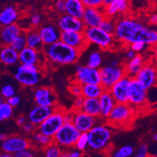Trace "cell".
Here are the masks:
<instances>
[{
	"label": "cell",
	"instance_id": "8",
	"mask_svg": "<svg viewBox=\"0 0 157 157\" xmlns=\"http://www.w3.org/2000/svg\"><path fill=\"white\" fill-rule=\"evenodd\" d=\"M148 90L135 78H131L128 88V103L134 107L136 110L144 108L148 103Z\"/></svg>",
	"mask_w": 157,
	"mask_h": 157
},
{
	"label": "cell",
	"instance_id": "21",
	"mask_svg": "<svg viewBox=\"0 0 157 157\" xmlns=\"http://www.w3.org/2000/svg\"><path fill=\"white\" fill-rule=\"evenodd\" d=\"M54 109H55L54 106L37 105L31 109L28 114V120L30 122L38 126L53 112Z\"/></svg>",
	"mask_w": 157,
	"mask_h": 157
},
{
	"label": "cell",
	"instance_id": "38",
	"mask_svg": "<svg viewBox=\"0 0 157 157\" xmlns=\"http://www.w3.org/2000/svg\"><path fill=\"white\" fill-rule=\"evenodd\" d=\"M98 27L105 32L113 35L115 31V21L113 20L112 17H105Z\"/></svg>",
	"mask_w": 157,
	"mask_h": 157
},
{
	"label": "cell",
	"instance_id": "34",
	"mask_svg": "<svg viewBox=\"0 0 157 157\" xmlns=\"http://www.w3.org/2000/svg\"><path fill=\"white\" fill-rule=\"evenodd\" d=\"M63 153V148L52 142L44 148V155L46 157H59Z\"/></svg>",
	"mask_w": 157,
	"mask_h": 157
},
{
	"label": "cell",
	"instance_id": "45",
	"mask_svg": "<svg viewBox=\"0 0 157 157\" xmlns=\"http://www.w3.org/2000/svg\"><path fill=\"white\" fill-rule=\"evenodd\" d=\"M148 155V147L146 144L143 143L138 146L136 151V157H147Z\"/></svg>",
	"mask_w": 157,
	"mask_h": 157
},
{
	"label": "cell",
	"instance_id": "5",
	"mask_svg": "<svg viewBox=\"0 0 157 157\" xmlns=\"http://www.w3.org/2000/svg\"><path fill=\"white\" fill-rule=\"evenodd\" d=\"M14 78L18 83L23 86H35L42 79L39 65L21 63V65L17 68V71L14 74Z\"/></svg>",
	"mask_w": 157,
	"mask_h": 157
},
{
	"label": "cell",
	"instance_id": "12",
	"mask_svg": "<svg viewBox=\"0 0 157 157\" xmlns=\"http://www.w3.org/2000/svg\"><path fill=\"white\" fill-rule=\"evenodd\" d=\"M73 111H74V117H73L72 124L81 133L88 132L95 125L98 124V120L102 119L101 117H93L81 110Z\"/></svg>",
	"mask_w": 157,
	"mask_h": 157
},
{
	"label": "cell",
	"instance_id": "46",
	"mask_svg": "<svg viewBox=\"0 0 157 157\" xmlns=\"http://www.w3.org/2000/svg\"><path fill=\"white\" fill-rule=\"evenodd\" d=\"M130 48H131L132 50L135 51V52H141L143 50H145L146 48V45L145 43L142 42H135L133 43L130 44Z\"/></svg>",
	"mask_w": 157,
	"mask_h": 157
},
{
	"label": "cell",
	"instance_id": "55",
	"mask_svg": "<svg viewBox=\"0 0 157 157\" xmlns=\"http://www.w3.org/2000/svg\"><path fill=\"white\" fill-rule=\"evenodd\" d=\"M149 22L151 23L152 24H157V15L155 13L152 14V15L150 16V17H149Z\"/></svg>",
	"mask_w": 157,
	"mask_h": 157
},
{
	"label": "cell",
	"instance_id": "32",
	"mask_svg": "<svg viewBox=\"0 0 157 157\" xmlns=\"http://www.w3.org/2000/svg\"><path fill=\"white\" fill-rule=\"evenodd\" d=\"M104 88L100 84H88L82 85L81 95L84 98H98L104 91Z\"/></svg>",
	"mask_w": 157,
	"mask_h": 157
},
{
	"label": "cell",
	"instance_id": "26",
	"mask_svg": "<svg viewBox=\"0 0 157 157\" xmlns=\"http://www.w3.org/2000/svg\"><path fill=\"white\" fill-rule=\"evenodd\" d=\"M66 13L81 19L85 6L81 0H65Z\"/></svg>",
	"mask_w": 157,
	"mask_h": 157
},
{
	"label": "cell",
	"instance_id": "60",
	"mask_svg": "<svg viewBox=\"0 0 157 157\" xmlns=\"http://www.w3.org/2000/svg\"><path fill=\"white\" fill-rule=\"evenodd\" d=\"M152 139L154 140V141H157V134H153V135H152Z\"/></svg>",
	"mask_w": 157,
	"mask_h": 157
},
{
	"label": "cell",
	"instance_id": "52",
	"mask_svg": "<svg viewBox=\"0 0 157 157\" xmlns=\"http://www.w3.org/2000/svg\"><path fill=\"white\" fill-rule=\"evenodd\" d=\"M73 117H74V111H65L63 114L64 123H72Z\"/></svg>",
	"mask_w": 157,
	"mask_h": 157
},
{
	"label": "cell",
	"instance_id": "7",
	"mask_svg": "<svg viewBox=\"0 0 157 157\" xmlns=\"http://www.w3.org/2000/svg\"><path fill=\"white\" fill-rule=\"evenodd\" d=\"M81 132L77 129L72 123H64L56 133L52 137L53 142L63 149L74 146Z\"/></svg>",
	"mask_w": 157,
	"mask_h": 157
},
{
	"label": "cell",
	"instance_id": "59",
	"mask_svg": "<svg viewBox=\"0 0 157 157\" xmlns=\"http://www.w3.org/2000/svg\"><path fill=\"white\" fill-rule=\"evenodd\" d=\"M6 138V135H4V134H2V133H0V142H2V141H3L5 138Z\"/></svg>",
	"mask_w": 157,
	"mask_h": 157
},
{
	"label": "cell",
	"instance_id": "9",
	"mask_svg": "<svg viewBox=\"0 0 157 157\" xmlns=\"http://www.w3.org/2000/svg\"><path fill=\"white\" fill-rule=\"evenodd\" d=\"M65 110L55 108L48 117L37 126V131L49 137H53L56 131L64 124L63 114Z\"/></svg>",
	"mask_w": 157,
	"mask_h": 157
},
{
	"label": "cell",
	"instance_id": "20",
	"mask_svg": "<svg viewBox=\"0 0 157 157\" xmlns=\"http://www.w3.org/2000/svg\"><path fill=\"white\" fill-rule=\"evenodd\" d=\"M34 99L37 105L54 106L56 100V96L51 88L47 87H41L35 91Z\"/></svg>",
	"mask_w": 157,
	"mask_h": 157
},
{
	"label": "cell",
	"instance_id": "50",
	"mask_svg": "<svg viewBox=\"0 0 157 157\" xmlns=\"http://www.w3.org/2000/svg\"><path fill=\"white\" fill-rule=\"evenodd\" d=\"M84 102V97L82 95L81 96L75 97V99L74 101V104H73V110H80L83 105Z\"/></svg>",
	"mask_w": 157,
	"mask_h": 157
},
{
	"label": "cell",
	"instance_id": "17",
	"mask_svg": "<svg viewBox=\"0 0 157 157\" xmlns=\"http://www.w3.org/2000/svg\"><path fill=\"white\" fill-rule=\"evenodd\" d=\"M57 26L61 31H83L85 28L82 20L67 13L61 14Z\"/></svg>",
	"mask_w": 157,
	"mask_h": 157
},
{
	"label": "cell",
	"instance_id": "1",
	"mask_svg": "<svg viewBox=\"0 0 157 157\" xmlns=\"http://www.w3.org/2000/svg\"><path fill=\"white\" fill-rule=\"evenodd\" d=\"M113 35L116 40L125 45L135 42H142L148 45L157 42V32L145 24L131 17L120 18L115 21Z\"/></svg>",
	"mask_w": 157,
	"mask_h": 157
},
{
	"label": "cell",
	"instance_id": "42",
	"mask_svg": "<svg viewBox=\"0 0 157 157\" xmlns=\"http://www.w3.org/2000/svg\"><path fill=\"white\" fill-rule=\"evenodd\" d=\"M42 17L38 13H33L29 19V22L32 28H38L42 24Z\"/></svg>",
	"mask_w": 157,
	"mask_h": 157
},
{
	"label": "cell",
	"instance_id": "2",
	"mask_svg": "<svg viewBox=\"0 0 157 157\" xmlns=\"http://www.w3.org/2000/svg\"><path fill=\"white\" fill-rule=\"evenodd\" d=\"M42 50L46 59L57 65L75 63L81 53L78 49L67 45L60 40L51 45H45Z\"/></svg>",
	"mask_w": 157,
	"mask_h": 157
},
{
	"label": "cell",
	"instance_id": "22",
	"mask_svg": "<svg viewBox=\"0 0 157 157\" xmlns=\"http://www.w3.org/2000/svg\"><path fill=\"white\" fill-rule=\"evenodd\" d=\"M42 52L26 46L18 52L19 62L23 64H38L41 63Z\"/></svg>",
	"mask_w": 157,
	"mask_h": 157
},
{
	"label": "cell",
	"instance_id": "48",
	"mask_svg": "<svg viewBox=\"0 0 157 157\" xmlns=\"http://www.w3.org/2000/svg\"><path fill=\"white\" fill-rule=\"evenodd\" d=\"M55 9L59 13H66L65 0H56L55 2Z\"/></svg>",
	"mask_w": 157,
	"mask_h": 157
},
{
	"label": "cell",
	"instance_id": "15",
	"mask_svg": "<svg viewBox=\"0 0 157 157\" xmlns=\"http://www.w3.org/2000/svg\"><path fill=\"white\" fill-rule=\"evenodd\" d=\"M131 78L124 75L109 89L117 103H127L128 101V88Z\"/></svg>",
	"mask_w": 157,
	"mask_h": 157
},
{
	"label": "cell",
	"instance_id": "13",
	"mask_svg": "<svg viewBox=\"0 0 157 157\" xmlns=\"http://www.w3.org/2000/svg\"><path fill=\"white\" fill-rule=\"evenodd\" d=\"M59 40L81 52H83L89 45L83 31H61Z\"/></svg>",
	"mask_w": 157,
	"mask_h": 157
},
{
	"label": "cell",
	"instance_id": "35",
	"mask_svg": "<svg viewBox=\"0 0 157 157\" xmlns=\"http://www.w3.org/2000/svg\"><path fill=\"white\" fill-rule=\"evenodd\" d=\"M10 46L12 47L13 49H15L18 52L21 50H22L24 48H25L27 46L25 33L21 32L20 35H18L13 40V42H11Z\"/></svg>",
	"mask_w": 157,
	"mask_h": 157
},
{
	"label": "cell",
	"instance_id": "19",
	"mask_svg": "<svg viewBox=\"0 0 157 157\" xmlns=\"http://www.w3.org/2000/svg\"><path fill=\"white\" fill-rule=\"evenodd\" d=\"M38 31L39 33L40 37L42 38L44 46L51 45L59 41L60 38L61 31L58 28V27L52 24H46V25L40 27Z\"/></svg>",
	"mask_w": 157,
	"mask_h": 157
},
{
	"label": "cell",
	"instance_id": "51",
	"mask_svg": "<svg viewBox=\"0 0 157 157\" xmlns=\"http://www.w3.org/2000/svg\"><path fill=\"white\" fill-rule=\"evenodd\" d=\"M21 102V98L19 96H17V95H13V96L10 97L9 98H7V102L10 104L12 107L17 106L20 104Z\"/></svg>",
	"mask_w": 157,
	"mask_h": 157
},
{
	"label": "cell",
	"instance_id": "25",
	"mask_svg": "<svg viewBox=\"0 0 157 157\" xmlns=\"http://www.w3.org/2000/svg\"><path fill=\"white\" fill-rule=\"evenodd\" d=\"M128 9V0H114L111 4L103 7V13L107 17H113L116 14L124 13Z\"/></svg>",
	"mask_w": 157,
	"mask_h": 157
},
{
	"label": "cell",
	"instance_id": "61",
	"mask_svg": "<svg viewBox=\"0 0 157 157\" xmlns=\"http://www.w3.org/2000/svg\"><path fill=\"white\" fill-rule=\"evenodd\" d=\"M1 102H2V97L0 96V103H1Z\"/></svg>",
	"mask_w": 157,
	"mask_h": 157
},
{
	"label": "cell",
	"instance_id": "36",
	"mask_svg": "<svg viewBox=\"0 0 157 157\" xmlns=\"http://www.w3.org/2000/svg\"><path fill=\"white\" fill-rule=\"evenodd\" d=\"M102 62V58L100 52L95 51L90 53L89 56L88 58V62H87V66L92 68H97L98 69L101 66Z\"/></svg>",
	"mask_w": 157,
	"mask_h": 157
},
{
	"label": "cell",
	"instance_id": "39",
	"mask_svg": "<svg viewBox=\"0 0 157 157\" xmlns=\"http://www.w3.org/2000/svg\"><path fill=\"white\" fill-rule=\"evenodd\" d=\"M88 134H87V132H83V133L80 134L74 147L78 150L81 151V152H84L88 148Z\"/></svg>",
	"mask_w": 157,
	"mask_h": 157
},
{
	"label": "cell",
	"instance_id": "11",
	"mask_svg": "<svg viewBox=\"0 0 157 157\" xmlns=\"http://www.w3.org/2000/svg\"><path fill=\"white\" fill-rule=\"evenodd\" d=\"M74 81L81 85L88 84H100L99 70L88 66H78L75 71Z\"/></svg>",
	"mask_w": 157,
	"mask_h": 157
},
{
	"label": "cell",
	"instance_id": "58",
	"mask_svg": "<svg viewBox=\"0 0 157 157\" xmlns=\"http://www.w3.org/2000/svg\"><path fill=\"white\" fill-rule=\"evenodd\" d=\"M0 156L1 157H10V156H12V155L10 153H6V152H5V153H3V154H1V155H0Z\"/></svg>",
	"mask_w": 157,
	"mask_h": 157
},
{
	"label": "cell",
	"instance_id": "10",
	"mask_svg": "<svg viewBox=\"0 0 157 157\" xmlns=\"http://www.w3.org/2000/svg\"><path fill=\"white\" fill-rule=\"evenodd\" d=\"M100 85L105 90H109L117 81L126 75L124 67L107 65L99 70Z\"/></svg>",
	"mask_w": 157,
	"mask_h": 157
},
{
	"label": "cell",
	"instance_id": "33",
	"mask_svg": "<svg viewBox=\"0 0 157 157\" xmlns=\"http://www.w3.org/2000/svg\"><path fill=\"white\" fill-rule=\"evenodd\" d=\"M31 141H32L35 145L37 146L41 147V148H45L47 145H50L53 142V139L52 137L47 136L44 134L41 133L39 131H36L34 133H32V137H31Z\"/></svg>",
	"mask_w": 157,
	"mask_h": 157
},
{
	"label": "cell",
	"instance_id": "24",
	"mask_svg": "<svg viewBox=\"0 0 157 157\" xmlns=\"http://www.w3.org/2000/svg\"><path fill=\"white\" fill-rule=\"evenodd\" d=\"M22 32L19 24H9L6 26H3L0 31V41L5 45H10L13 40Z\"/></svg>",
	"mask_w": 157,
	"mask_h": 157
},
{
	"label": "cell",
	"instance_id": "54",
	"mask_svg": "<svg viewBox=\"0 0 157 157\" xmlns=\"http://www.w3.org/2000/svg\"><path fill=\"white\" fill-rule=\"evenodd\" d=\"M26 123V118L24 117H20L17 118V125H19V126H22L23 124H24Z\"/></svg>",
	"mask_w": 157,
	"mask_h": 157
},
{
	"label": "cell",
	"instance_id": "37",
	"mask_svg": "<svg viewBox=\"0 0 157 157\" xmlns=\"http://www.w3.org/2000/svg\"><path fill=\"white\" fill-rule=\"evenodd\" d=\"M13 114V107L7 102L0 103V121H3L11 117Z\"/></svg>",
	"mask_w": 157,
	"mask_h": 157
},
{
	"label": "cell",
	"instance_id": "41",
	"mask_svg": "<svg viewBox=\"0 0 157 157\" xmlns=\"http://www.w3.org/2000/svg\"><path fill=\"white\" fill-rule=\"evenodd\" d=\"M69 91L71 95H74V97L81 96L82 93V85L74 80L72 83L70 85Z\"/></svg>",
	"mask_w": 157,
	"mask_h": 157
},
{
	"label": "cell",
	"instance_id": "23",
	"mask_svg": "<svg viewBox=\"0 0 157 157\" xmlns=\"http://www.w3.org/2000/svg\"><path fill=\"white\" fill-rule=\"evenodd\" d=\"M98 98L100 105V117L102 119H106L117 102L109 90H104Z\"/></svg>",
	"mask_w": 157,
	"mask_h": 157
},
{
	"label": "cell",
	"instance_id": "47",
	"mask_svg": "<svg viewBox=\"0 0 157 157\" xmlns=\"http://www.w3.org/2000/svg\"><path fill=\"white\" fill-rule=\"evenodd\" d=\"M22 129L24 133L32 134L37 131V126L31 122H26L22 125Z\"/></svg>",
	"mask_w": 157,
	"mask_h": 157
},
{
	"label": "cell",
	"instance_id": "31",
	"mask_svg": "<svg viewBox=\"0 0 157 157\" xmlns=\"http://www.w3.org/2000/svg\"><path fill=\"white\" fill-rule=\"evenodd\" d=\"M18 17L19 14L15 7L11 6L6 7L0 13V24L2 26H6L14 24L17 21Z\"/></svg>",
	"mask_w": 157,
	"mask_h": 157
},
{
	"label": "cell",
	"instance_id": "27",
	"mask_svg": "<svg viewBox=\"0 0 157 157\" xmlns=\"http://www.w3.org/2000/svg\"><path fill=\"white\" fill-rule=\"evenodd\" d=\"M26 36V44L27 46L30 48H35L36 50L41 51L43 49L44 45L40 37L39 33L36 28L30 29L25 33Z\"/></svg>",
	"mask_w": 157,
	"mask_h": 157
},
{
	"label": "cell",
	"instance_id": "44",
	"mask_svg": "<svg viewBox=\"0 0 157 157\" xmlns=\"http://www.w3.org/2000/svg\"><path fill=\"white\" fill-rule=\"evenodd\" d=\"M85 7H95V8H103L102 0H81Z\"/></svg>",
	"mask_w": 157,
	"mask_h": 157
},
{
	"label": "cell",
	"instance_id": "4",
	"mask_svg": "<svg viewBox=\"0 0 157 157\" xmlns=\"http://www.w3.org/2000/svg\"><path fill=\"white\" fill-rule=\"evenodd\" d=\"M137 110L127 103H116L106 118L107 124L117 128H128L133 122Z\"/></svg>",
	"mask_w": 157,
	"mask_h": 157
},
{
	"label": "cell",
	"instance_id": "14",
	"mask_svg": "<svg viewBox=\"0 0 157 157\" xmlns=\"http://www.w3.org/2000/svg\"><path fill=\"white\" fill-rule=\"evenodd\" d=\"M135 80L146 90L155 86L156 82V69L153 64L144 63L138 74L135 75Z\"/></svg>",
	"mask_w": 157,
	"mask_h": 157
},
{
	"label": "cell",
	"instance_id": "18",
	"mask_svg": "<svg viewBox=\"0 0 157 157\" xmlns=\"http://www.w3.org/2000/svg\"><path fill=\"white\" fill-rule=\"evenodd\" d=\"M103 8L85 7L81 20L85 27H98L105 17Z\"/></svg>",
	"mask_w": 157,
	"mask_h": 157
},
{
	"label": "cell",
	"instance_id": "49",
	"mask_svg": "<svg viewBox=\"0 0 157 157\" xmlns=\"http://www.w3.org/2000/svg\"><path fill=\"white\" fill-rule=\"evenodd\" d=\"M14 156L16 157H32L34 155L32 151L30 150L29 148H25V149H22L21 151L15 152L13 154Z\"/></svg>",
	"mask_w": 157,
	"mask_h": 157
},
{
	"label": "cell",
	"instance_id": "3",
	"mask_svg": "<svg viewBox=\"0 0 157 157\" xmlns=\"http://www.w3.org/2000/svg\"><path fill=\"white\" fill-rule=\"evenodd\" d=\"M90 150L95 152H103L109 148L113 138V131L109 126L102 124L95 125L87 132Z\"/></svg>",
	"mask_w": 157,
	"mask_h": 157
},
{
	"label": "cell",
	"instance_id": "53",
	"mask_svg": "<svg viewBox=\"0 0 157 157\" xmlns=\"http://www.w3.org/2000/svg\"><path fill=\"white\" fill-rule=\"evenodd\" d=\"M136 54H137V52H135V51L132 50L131 48H130L129 50L127 51L126 56H127V58H128V59H131L132 58H134V57L136 56Z\"/></svg>",
	"mask_w": 157,
	"mask_h": 157
},
{
	"label": "cell",
	"instance_id": "40",
	"mask_svg": "<svg viewBox=\"0 0 157 157\" xmlns=\"http://www.w3.org/2000/svg\"><path fill=\"white\" fill-rule=\"evenodd\" d=\"M135 149L131 145H124L121 147L118 150L116 151L113 154L115 157H130L133 155Z\"/></svg>",
	"mask_w": 157,
	"mask_h": 157
},
{
	"label": "cell",
	"instance_id": "43",
	"mask_svg": "<svg viewBox=\"0 0 157 157\" xmlns=\"http://www.w3.org/2000/svg\"><path fill=\"white\" fill-rule=\"evenodd\" d=\"M1 94H2V97L5 98H9L10 97L13 96L15 95V89L13 87L10 85H7L3 86L1 91Z\"/></svg>",
	"mask_w": 157,
	"mask_h": 157
},
{
	"label": "cell",
	"instance_id": "28",
	"mask_svg": "<svg viewBox=\"0 0 157 157\" xmlns=\"http://www.w3.org/2000/svg\"><path fill=\"white\" fill-rule=\"evenodd\" d=\"M80 110L93 117H100V105L98 98H84L83 105Z\"/></svg>",
	"mask_w": 157,
	"mask_h": 157
},
{
	"label": "cell",
	"instance_id": "56",
	"mask_svg": "<svg viewBox=\"0 0 157 157\" xmlns=\"http://www.w3.org/2000/svg\"><path fill=\"white\" fill-rule=\"evenodd\" d=\"M114 0H102V7H105L112 3Z\"/></svg>",
	"mask_w": 157,
	"mask_h": 157
},
{
	"label": "cell",
	"instance_id": "57",
	"mask_svg": "<svg viewBox=\"0 0 157 157\" xmlns=\"http://www.w3.org/2000/svg\"><path fill=\"white\" fill-rule=\"evenodd\" d=\"M109 65L116 67V66H119V65H121V64H120V62L117 60V59H113V60L111 61L110 63H109Z\"/></svg>",
	"mask_w": 157,
	"mask_h": 157
},
{
	"label": "cell",
	"instance_id": "6",
	"mask_svg": "<svg viewBox=\"0 0 157 157\" xmlns=\"http://www.w3.org/2000/svg\"><path fill=\"white\" fill-rule=\"evenodd\" d=\"M83 33L88 44H95L102 49L111 48L116 41L113 35L105 32L99 27H85Z\"/></svg>",
	"mask_w": 157,
	"mask_h": 157
},
{
	"label": "cell",
	"instance_id": "16",
	"mask_svg": "<svg viewBox=\"0 0 157 157\" xmlns=\"http://www.w3.org/2000/svg\"><path fill=\"white\" fill-rule=\"evenodd\" d=\"M31 143L27 138L21 136H12L6 138L2 141L1 148L4 152L14 154L15 152L25 148H29Z\"/></svg>",
	"mask_w": 157,
	"mask_h": 157
},
{
	"label": "cell",
	"instance_id": "29",
	"mask_svg": "<svg viewBox=\"0 0 157 157\" xmlns=\"http://www.w3.org/2000/svg\"><path fill=\"white\" fill-rule=\"evenodd\" d=\"M145 63L142 56L137 55L131 59H129V62L125 65L124 70L126 75L131 78H134L138 71L142 67Z\"/></svg>",
	"mask_w": 157,
	"mask_h": 157
},
{
	"label": "cell",
	"instance_id": "30",
	"mask_svg": "<svg viewBox=\"0 0 157 157\" xmlns=\"http://www.w3.org/2000/svg\"><path fill=\"white\" fill-rule=\"evenodd\" d=\"M0 61L6 65H15L19 62L18 52L10 45H6L0 51Z\"/></svg>",
	"mask_w": 157,
	"mask_h": 157
}]
</instances>
